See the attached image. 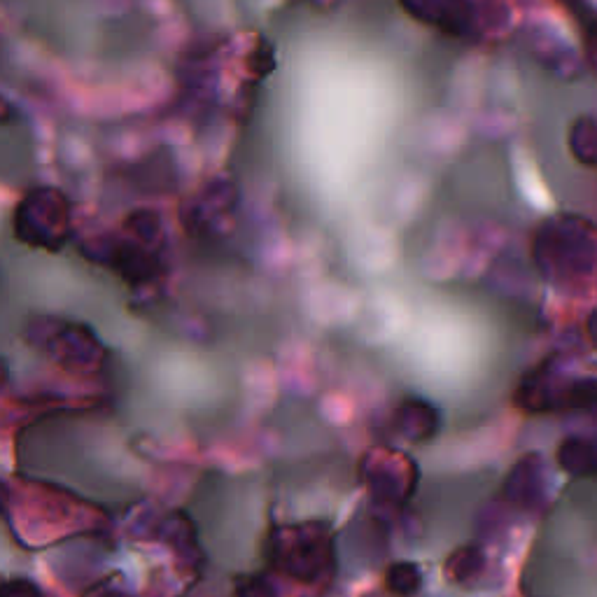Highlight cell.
I'll use <instances>...</instances> for the list:
<instances>
[{
  "instance_id": "cell-1",
  "label": "cell",
  "mask_w": 597,
  "mask_h": 597,
  "mask_svg": "<svg viewBox=\"0 0 597 597\" xmlns=\"http://www.w3.org/2000/svg\"><path fill=\"white\" fill-rule=\"evenodd\" d=\"M164 227L152 210H133L122 224V231L112 236H98L82 243V257L103 269L117 273L126 283L138 287L152 283L159 276Z\"/></svg>"
},
{
  "instance_id": "cell-2",
  "label": "cell",
  "mask_w": 597,
  "mask_h": 597,
  "mask_svg": "<svg viewBox=\"0 0 597 597\" xmlns=\"http://www.w3.org/2000/svg\"><path fill=\"white\" fill-rule=\"evenodd\" d=\"M532 262L553 285L591 278L597 269V229L574 213L549 217L532 238Z\"/></svg>"
},
{
  "instance_id": "cell-3",
  "label": "cell",
  "mask_w": 597,
  "mask_h": 597,
  "mask_svg": "<svg viewBox=\"0 0 597 597\" xmlns=\"http://www.w3.org/2000/svg\"><path fill=\"white\" fill-rule=\"evenodd\" d=\"M14 241L59 255L73 238V203L59 187L40 185L21 196L12 215Z\"/></svg>"
},
{
  "instance_id": "cell-4",
  "label": "cell",
  "mask_w": 597,
  "mask_h": 597,
  "mask_svg": "<svg viewBox=\"0 0 597 597\" xmlns=\"http://www.w3.org/2000/svg\"><path fill=\"white\" fill-rule=\"evenodd\" d=\"M26 341L70 371H96L105 360V348L94 329L54 315H35L26 322Z\"/></svg>"
},
{
  "instance_id": "cell-5",
  "label": "cell",
  "mask_w": 597,
  "mask_h": 597,
  "mask_svg": "<svg viewBox=\"0 0 597 597\" xmlns=\"http://www.w3.org/2000/svg\"><path fill=\"white\" fill-rule=\"evenodd\" d=\"M278 544V570L301 581H315L322 570L332 565V542L325 528L304 525V528L283 530Z\"/></svg>"
},
{
  "instance_id": "cell-6",
  "label": "cell",
  "mask_w": 597,
  "mask_h": 597,
  "mask_svg": "<svg viewBox=\"0 0 597 597\" xmlns=\"http://www.w3.org/2000/svg\"><path fill=\"white\" fill-rule=\"evenodd\" d=\"M402 10L418 24L432 26L455 38H467L476 28L474 0H399Z\"/></svg>"
},
{
  "instance_id": "cell-7",
  "label": "cell",
  "mask_w": 597,
  "mask_h": 597,
  "mask_svg": "<svg viewBox=\"0 0 597 597\" xmlns=\"http://www.w3.org/2000/svg\"><path fill=\"white\" fill-rule=\"evenodd\" d=\"M236 206V192L229 182H210L208 187H203L201 194L194 196V201L182 210V222L185 229L192 231L194 236H208L206 231L213 229V215L217 220H224Z\"/></svg>"
},
{
  "instance_id": "cell-8",
  "label": "cell",
  "mask_w": 597,
  "mask_h": 597,
  "mask_svg": "<svg viewBox=\"0 0 597 597\" xmlns=\"http://www.w3.org/2000/svg\"><path fill=\"white\" fill-rule=\"evenodd\" d=\"M439 416L423 399H406L397 409V430L411 441H425L437 432Z\"/></svg>"
},
{
  "instance_id": "cell-9",
  "label": "cell",
  "mask_w": 597,
  "mask_h": 597,
  "mask_svg": "<svg viewBox=\"0 0 597 597\" xmlns=\"http://www.w3.org/2000/svg\"><path fill=\"white\" fill-rule=\"evenodd\" d=\"M535 52L546 68L560 77H574L579 73V59L574 49L556 33H542L535 40Z\"/></svg>"
},
{
  "instance_id": "cell-10",
  "label": "cell",
  "mask_w": 597,
  "mask_h": 597,
  "mask_svg": "<svg viewBox=\"0 0 597 597\" xmlns=\"http://www.w3.org/2000/svg\"><path fill=\"white\" fill-rule=\"evenodd\" d=\"M558 462L574 476L597 474V448L584 439H567L558 451Z\"/></svg>"
},
{
  "instance_id": "cell-11",
  "label": "cell",
  "mask_w": 597,
  "mask_h": 597,
  "mask_svg": "<svg viewBox=\"0 0 597 597\" xmlns=\"http://www.w3.org/2000/svg\"><path fill=\"white\" fill-rule=\"evenodd\" d=\"M572 157L584 166H597V122L591 117H579L567 133Z\"/></svg>"
},
{
  "instance_id": "cell-12",
  "label": "cell",
  "mask_w": 597,
  "mask_h": 597,
  "mask_svg": "<svg viewBox=\"0 0 597 597\" xmlns=\"http://www.w3.org/2000/svg\"><path fill=\"white\" fill-rule=\"evenodd\" d=\"M532 458L521 462L507 483V497L514 502H530L539 488V465H530Z\"/></svg>"
},
{
  "instance_id": "cell-13",
  "label": "cell",
  "mask_w": 597,
  "mask_h": 597,
  "mask_svg": "<svg viewBox=\"0 0 597 597\" xmlns=\"http://www.w3.org/2000/svg\"><path fill=\"white\" fill-rule=\"evenodd\" d=\"M385 584L399 597H413L423 586V574L413 563H395L385 574Z\"/></svg>"
},
{
  "instance_id": "cell-14",
  "label": "cell",
  "mask_w": 597,
  "mask_h": 597,
  "mask_svg": "<svg viewBox=\"0 0 597 597\" xmlns=\"http://www.w3.org/2000/svg\"><path fill=\"white\" fill-rule=\"evenodd\" d=\"M483 570V553L476 546H465L455 551L446 563V574H451L453 581L474 579Z\"/></svg>"
},
{
  "instance_id": "cell-15",
  "label": "cell",
  "mask_w": 597,
  "mask_h": 597,
  "mask_svg": "<svg viewBox=\"0 0 597 597\" xmlns=\"http://www.w3.org/2000/svg\"><path fill=\"white\" fill-rule=\"evenodd\" d=\"M238 597H276V591L266 579L252 577L245 579L241 588H238Z\"/></svg>"
},
{
  "instance_id": "cell-16",
  "label": "cell",
  "mask_w": 597,
  "mask_h": 597,
  "mask_svg": "<svg viewBox=\"0 0 597 597\" xmlns=\"http://www.w3.org/2000/svg\"><path fill=\"white\" fill-rule=\"evenodd\" d=\"M3 597H40V591H38V586L31 584V581L14 579L5 584Z\"/></svg>"
}]
</instances>
